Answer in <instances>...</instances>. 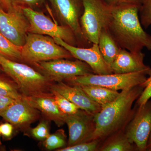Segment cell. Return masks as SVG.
<instances>
[{"instance_id":"cell-28","label":"cell","mask_w":151,"mask_h":151,"mask_svg":"<svg viewBox=\"0 0 151 151\" xmlns=\"http://www.w3.org/2000/svg\"><path fill=\"white\" fill-rule=\"evenodd\" d=\"M141 85L145 88L140 97L137 100L136 105L138 106L145 104L151 98V75Z\"/></svg>"},{"instance_id":"cell-23","label":"cell","mask_w":151,"mask_h":151,"mask_svg":"<svg viewBox=\"0 0 151 151\" xmlns=\"http://www.w3.org/2000/svg\"><path fill=\"white\" fill-rule=\"evenodd\" d=\"M53 98L58 108L65 114H72L78 111L79 108L58 92L52 90Z\"/></svg>"},{"instance_id":"cell-25","label":"cell","mask_w":151,"mask_h":151,"mask_svg":"<svg viewBox=\"0 0 151 151\" xmlns=\"http://www.w3.org/2000/svg\"><path fill=\"white\" fill-rule=\"evenodd\" d=\"M140 20L143 27L147 29L151 25V0H142L139 10Z\"/></svg>"},{"instance_id":"cell-20","label":"cell","mask_w":151,"mask_h":151,"mask_svg":"<svg viewBox=\"0 0 151 151\" xmlns=\"http://www.w3.org/2000/svg\"><path fill=\"white\" fill-rule=\"evenodd\" d=\"M84 92L92 100L101 107L108 105L114 101L120 92L105 87L94 85L81 86Z\"/></svg>"},{"instance_id":"cell-15","label":"cell","mask_w":151,"mask_h":151,"mask_svg":"<svg viewBox=\"0 0 151 151\" xmlns=\"http://www.w3.org/2000/svg\"><path fill=\"white\" fill-rule=\"evenodd\" d=\"M54 90L73 103L79 109L95 115L99 113L102 107L92 100L84 92L81 86L70 85L64 81L55 82L52 86Z\"/></svg>"},{"instance_id":"cell-16","label":"cell","mask_w":151,"mask_h":151,"mask_svg":"<svg viewBox=\"0 0 151 151\" xmlns=\"http://www.w3.org/2000/svg\"><path fill=\"white\" fill-rule=\"evenodd\" d=\"M145 54L142 52H132L121 49L110 67L114 73H128L145 71L151 75V68L144 62Z\"/></svg>"},{"instance_id":"cell-21","label":"cell","mask_w":151,"mask_h":151,"mask_svg":"<svg viewBox=\"0 0 151 151\" xmlns=\"http://www.w3.org/2000/svg\"><path fill=\"white\" fill-rule=\"evenodd\" d=\"M0 54L15 61L22 60L21 47L12 43L0 33Z\"/></svg>"},{"instance_id":"cell-9","label":"cell","mask_w":151,"mask_h":151,"mask_svg":"<svg viewBox=\"0 0 151 151\" xmlns=\"http://www.w3.org/2000/svg\"><path fill=\"white\" fill-rule=\"evenodd\" d=\"M63 25L74 33L79 47H88L92 44L84 37L80 25L84 8L81 0H49Z\"/></svg>"},{"instance_id":"cell-5","label":"cell","mask_w":151,"mask_h":151,"mask_svg":"<svg viewBox=\"0 0 151 151\" xmlns=\"http://www.w3.org/2000/svg\"><path fill=\"white\" fill-rule=\"evenodd\" d=\"M147 75L150 76L145 71L108 74L90 73L68 78L63 81L70 85H94L118 91L141 85L146 81Z\"/></svg>"},{"instance_id":"cell-10","label":"cell","mask_w":151,"mask_h":151,"mask_svg":"<svg viewBox=\"0 0 151 151\" xmlns=\"http://www.w3.org/2000/svg\"><path fill=\"white\" fill-rule=\"evenodd\" d=\"M136 106L134 115L125 132L137 151H145L151 134V99L141 106Z\"/></svg>"},{"instance_id":"cell-37","label":"cell","mask_w":151,"mask_h":151,"mask_svg":"<svg viewBox=\"0 0 151 151\" xmlns=\"http://www.w3.org/2000/svg\"><path fill=\"white\" fill-rule=\"evenodd\" d=\"M1 132H0V136H1Z\"/></svg>"},{"instance_id":"cell-8","label":"cell","mask_w":151,"mask_h":151,"mask_svg":"<svg viewBox=\"0 0 151 151\" xmlns=\"http://www.w3.org/2000/svg\"><path fill=\"white\" fill-rule=\"evenodd\" d=\"M29 27L21 6L15 4L9 12L0 8V33L16 46H23Z\"/></svg>"},{"instance_id":"cell-17","label":"cell","mask_w":151,"mask_h":151,"mask_svg":"<svg viewBox=\"0 0 151 151\" xmlns=\"http://www.w3.org/2000/svg\"><path fill=\"white\" fill-rule=\"evenodd\" d=\"M32 106L39 110L45 119L54 122L58 127L65 124V113H63L53 97H24Z\"/></svg>"},{"instance_id":"cell-2","label":"cell","mask_w":151,"mask_h":151,"mask_svg":"<svg viewBox=\"0 0 151 151\" xmlns=\"http://www.w3.org/2000/svg\"><path fill=\"white\" fill-rule=\"evenodd\" d=\"M144 88L141 84L123 89L116 100L102 107L94 116L95 130L92 140L102 143L111 135L125 131L136 111L137 106L132 109V105Z\"/></svg>"},{"instance_id":"cell-11","label":"cell","mask_w":151,"mask_h":151,"mask_svg":"<svg viewBox=\"0 0 151 151\" xmlns=\"http://www.w3.org/2000/svg\"><path fill=\"white\" fill-rule=\"evenodd\" d=\"M35 65L40 69L42 73L55 82L74 76L94 73L87 63L78 59L71 60L61 58L42 61Z\"/></svg>"},{"instance_id":"cell-36","label":"cell","mask_w":151,"mask_h":151,"mask_svg":"<svg viewBox=\"0 0 151 151\" xmlns=\"http://www.w3.org/2000/svg\"><path fill=\"white\" fill-rule=\"evenodd\" d=\"M1 69H2L1 67V65H0V70H1Z\"/></svg>"},{"instance_id":"cell-32","label":"cell","mask_w":151,"mask_h":151,"mask_svg":"<svg viewBox=\"0 0 151 151\" xmlns=\"http://www.w3.org/2000/svg\"><path fill=\"white\" fill-rule=\"evenodd\" d=\"M14 5L13 0H0V8L5 12L11 10Z\"/></svg>"},{"instance_id":"cell-27","label":"cell","mask_w":151,"mask_h":151,"mask_svg":"<svg viewBox=\"0 0 151 151\" xmlns=\"http://www.w3.org/2000/svg\"><path fill=\"white\" fill-rule=\"evenodd\" d=\"M49 122L45 119L41 121L36 127L31 131L33 137L38 140H45L50 134Z\"/></svg>"},{"instance_id":"cell-14","label":"cell","mask_w":151,"mask_h":151,"mask_svg":"<svg viewBox=\"0 0 151 151\" xmlns=\"http://www.w3.org/2000/svg\"><path fill=\"white\" fill-rule=\"evenodd\" d=\"M40 111L28 103L24 97L15 100L0 113L2 117L13 126L22 131H27L33 123L40 117Z\"/></svg>"},{"instance_id":"cell-30","label":"cell","mask_w":151,"mask_h":151,"mask_svg":"<svg viewBox=\"0 0 151 151\" xmlns=\"http://www.w3.org/2000/svg\"><path fill=\"white\" fill-rule=\"evenodd\" d=\"M110 6L117 5L126 3L138 4L141 5L142 0H104Z\"/></svg>"},{"instance_id":"cell-13","label":"cell","mask_w":151,"mask_h":151,"mask_svg":"<svg viewBox=\"0 0 151 151\" xmlns=\"http://www.w3.org/2000/svg\"><path fill=\"white\" fill-rule=\"evenodd\" d=\"M53 39L56 43L68 50L73 58L87 63L94 74L113 73L110 65L103 58L98 44H92V46L89 47H82L70 45L58 38H53Z\"/></svg>"},{"instance_id":"cell-29","label":"cell","mask_w":151,"mask_h":151,"mask_svg":"<svg viewBox=\"0 0 151 151\" xmlns=\"http://www.w3.org/2000/svg\"><path fill=\"white\" fill-rule=\"evenodd\" d=\"M13 129V126L10 123H6L0 125V132L1 134L7 137L12 136Z\"/></svg>"},{"instance_id":"cell-34","label":"cell","mask_w":151,"mask_h":151,"mask_svg":"<svg viewBox=\"0 0 151 151\" xmlns=\"http://www.w3.org/2000/svg\"><path fill=\"white\" fill-rule=\"evenodd\" d=\"M150 145H151V134L150 136V138H149L148 142L147 147Z\"/></svg>"},{"instance_id":"cell-22","label":"cell","mask_w":151,"mask_h":151,"mask_svg":"<svg viewBox=\"0 0 151 151\" xmlns=\"http://www.w3.org/2000/svg\"><path fill=\"white\" fill-rule=\"evenodd\" d=\"M66 136L64 130L61 129L50 134L44 140V147L49 150H58L65 147L67 146Z\"/></svg>"},{"instance_id":"cell-24","label":"cell","mask_w":151,"mask_h":151,"mask_svg":"<svg viewBox=\"0 0 151 151\" xmlns=\"http://www.w3.org/2000/svg\"><path fill=\"white\" fill-rule=\"evenodd\" d=\"M98 140H93L89 142L80 143L71 146L65 147L56 150V151H98L101 144Z\"/></svg>"},{"instance_id":"cell-18","label":"cell","mask_w":151,"mask_h":151,"mask_svg":"<svg viewBox=\"0 0 151 151\" xmlns=\"http://www.w3.org/2000/svg\"><path fill=\"white\" fill-rule=\"evenodd\" d=\"M98 45L103 58L110 66L117 57L121 48L105 27L101 30Z\"/></svg>"},{"instance_id":"cell-12","label":"cell","mask_w":151,"mask_h":151,"mask_svg":"<svg viewBox=\"0 0 151 151\" xmlns=\"http://www.w3.org/2000/svg\"><path fill=\"white\" fill-rule=\"evenodd\" d=\"M94 115L79 109L72 114H65L69 137L67 146H71L92 140L95 130Z\"/></svg>"},{"instance_id":"cell-7","label":"cell","mask_w":151,"mask_h":151,"mask_svg":"<svg viewBox=\"0 0 151 151\" xmlns=\"http://www.w3.org/2000/svg\"><path fill=\"white\" fill-rule=\"evenodd\" d=\"M22 9L29 22V32L58 38L70 45L78 46L76 37L70 28L57 24L43 13L31 8L22 7Z\"/></svg>"},{"instance_id":"cell-4","label":"cell","mask_w":151,"mask_h":151,"mask_svg":"<svg viewBox=\"0 0 151 151\" xmlns=\"http://www.w3.org/2000/svg\"><path fill=\"white\" fill-rule=\"evenodd\" d=\"M21 56L22 61L34 65L42 61L73 58L66 49L56 43L53 38L31 32L28 33L21 47Z\"/></svg>"},{"instance_id":"cell-3","label":"cell","mask_w":151,"mask_h":151,"mask_svg":"<svg viewBox=\"0 0 151 151\" xmlns=\"http://www.w3.org/2000/svg\"><path fill=\"white\" fill-rule=\"evenodd\" d=\"M0 65L15 82L23 97H53L52 86L55 82L43 73L1 54Z\"/></svg>"},{"instance_id":"cell-35","label":"cell","mask_w":151,"mask_h":151,"mask_svg":"<svg viewBox=\"0 0 151 151\" xmlns=\"http://www.w3.org/2000/svg\"><path fill=\"white\" fill-rule=\"evenodd\" d=\"M147 151H151V145L147 147Z\"/></svg>"},{"instance_id":"cell-19","label":"cell","mask_w":151,"mask_h":151,"mask_svg":"<svg viewBox=\"0 0 151 151\" xmlns=\"http://www.w3.org/2000/svg\"><path fill=\"white\" fill-rule=\"evenodd\" d=\"M98 151H137L136 146L127 137L125 131L111 135L100 144Z\"/></svg>"},{"instance_id":"cell-33","label":"cell","mask_w":151,"mask_h":151,"mask_svg":"<svg viewBox=\"0 0 151 151\" xmlns=\"http://www.w3.org/2000/svg\"><path fill=\"white\" fill-rule=\"evenodd\" d=\"M9 105L6 103L3 97L0 95V113L4 111Z\"/></svg>"},{"instance_id":"cell-1","label":"cell","mask_w":151,"mask_h":151,"mask_svg":"<svg viewBox=\"0 0 151 151\" xmlns=\"http://www.w3.org/2000/svg\"><path fill=\"white\" fill-rule=\"evenodd\" d=\"M141 5L126 3L111 6L106 28L119 47L132 52L151 51V35L145 31L139 17Z\"/></svg>"},{"instance_id":"cell-31","label":"cell","mask_w":151,"mask_h":151,"mask_svg":"<svg viewBox=\"0 0 151 151\" xmlns=\"http://www.w3.org/2000/svg\"><path fill=\"white\" fill-rule=\"evenodd\" d=\"M44 0H13L14 4L20 5L24 4L30 7L34 6L40 4Z\"/></svg>"},{"instance_id":"cell-26","label":"cell","mask_w":151,"mask_h":151,"mask_svg":"<svg viewBox=\"0 0 151 151\" xmlns=\"http://www.w3.org/2000/svg\"><path fill=\"white\" fill-rule=\"evenodd\" d=\"M17 88V87H15L10 83L0 78V95L7 96L15 100L21 99L23 96Z\"/></svg>"},{"instance_id":"cell-6","label":"cell","mask_w":151,"mask_h":151,"mask_svg":"<svg viewBox=\"0 0 151 151\" xmlns=\"http://www.w3.org/2000/svg\"><path fill=\"white\" fill-rule=\"evenodd\" d=\"M83 14L80 23L84 37L92 44H98L101 30L108 23L111 6L104 0H81Z\"/></svg>"}]
</instances>
